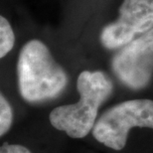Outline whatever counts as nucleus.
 Here are the masks:
<instances>
[{
	"mask_svg": "<svg viewBox=\"0 0 153 153\" xmlns=\"http://www.w3.org/2000/svg\"><path fill=\"white\" fill-rule=\"evenodd\" d=\"M12 121H13V111L6 100V97L0 96V135L3 136L10 129Z\"/></svg>",
	"mask_w": 153,
	"mask_h": 153,
	"instance_id": "obj_7",
	"label": "nucleus"
},
{
	"mask_svg": "<svg viewBox=\"0 0 153 153\" xmlns=\"http://www.w3.org/2000/svg\"><path fill=\"white\" fill-rule=\"evenodd\" d=\"M0 153H32L28 148L20 144H10V143H3Z\"/></svg>",
	"mask_w": 153,
	"mask_h": 153,
	"instance_id": "obj_8",
	"label": "nucleus"
},
{
	"mask_svg": "<svg viewBox=\"0 0 153 153\" xmlns=\"http://www.w3.org/2000/svg\"><path fill=\"white\" fill-rule=\"evenodd\" d=\"M153 29V0H123L119 16L106 25L100 42L108 50H117Z\"/></svg>",
	"mask_w": 153,
	"mask_h": 153,
	"instance_id": "obj_5",
	"label": "nucleus"
},
{
	"mask_svg": "<svg viewBox=\"0 0 153 153\" xmlns=\"http://www.w3.org/2000/svg\"><path fill=\"white\" fill-rule=\"evenodd\" d=\"M18 90L28 102L56 99L68 84V76L40 40L27 42L21 49L17 62Z\"/></svg>",
	"mask_w": 153,
	"mask_h": 153,
	"instance_id": "obj_1",
	"label": "nucleus"
},
{
	"mask_svg": "<svg viewBox=\"0 0 153 153\" xmlns=\"http://www.w3.org/2000/svg\"><path fill=\"white\" fill-rule=\"evenodd\" d=\"M133 127L153 129V100H130L109 108L97 120L93 135L106 147L119 151Z\"/></svg>",
	"mask_w": 153,
	"mask_h": 153,
	"instance_id": "obj_3",
	"label": "nucleus"
},
{
	"mask_svg": "<svg viewBox=\"0 0 153 153\" xmlns=\"http://www.w3.org/2000/svg\"><path fill=\"white\" fill-rule=\"evenodd\" d=\"M15 35L13 29L4 16L0 17V58H4L14 47Z\"/></svg>",
	"mask_w": 153,
	"mask_h": 153,
	"instance_id": "obj_6",
	"label": "nucleus"
},
{
	"mask_svg": "<svg viewBox=\"0 0 153 153\" xmlns=\"http://www.w3.org/2000/svg\"><path fill=\"white\" fill-rule=\"evenodd\" d=\"M111 69L118 81L130 90L147 87L153 76V29L117 49Z\"/></svg>",
	"mask_w": 153,
	"mask_h": 153,
	"instance_id": "obj_4",
	"label": "nucleus"
},
{
	"mask_svg": "<svg viewBox=\"0 0 153 153\" xmlns=\"http://www.w3.org/2000/svg\"><path fill=\"white\" fill-rule=\"evenodd\" d=\"M79 100L50 112V123L72 138H84L93 130L100 105L114 91L112 81L103 72L82 71L76 81Z\"/></svg>",
	"mask_w": 153,
	"mask_h": 153,
	"instance_id": "obj_2",
	"label": "nucleus"
}]
</instances>
